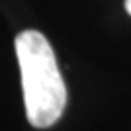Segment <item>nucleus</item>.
<instances>
[{"label": "nucleus", "mask_w": 131, "mask_h": 131, "mask_svg": "<svg viewBox=\"0 0 131 131\" xmlns=\"http://www.w3.org/2000/svg\"><path fill=\"white\" fill-rule=\"evenodd\" d=\"M124 5H126V10H128V14L131 15V0H126V2H124Z\"/></svg>", "instance_id": "2"}, {"label": "nucleus", "mask_w": 131, "mask_h": 131, "mask_svg": "<svg viewBox=\"0 0 131 131\" xmlns=\"http://www.w3.org/2000/svg\"><path fill=\"white\" fill-rule=\"evenodd\" d=\"M15 53L20 68L26 116L34 128H49L67 106V87L56 56L39 31H22L15 38Z\"/></svg>", "instance_id": "1"}]
</instances>
